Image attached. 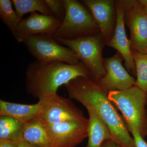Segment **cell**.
Here are the masks:
<instances>
[{
    "mask_svg": "<svg viewBox=\"0 0 147 147\" xmlns=\"http://www.w3.org/2000/svg\"><path fill=\"white\" fill-rule=\"evenodd\" d=\"M41 111L38 119L43 125H52L86 118L82 110L69 98L57 93L43 96L38 99Z\"/></svg>",
    "mask_w": 147,
    "mask_h": 147,
    "instance_id": "52a82bcc",
    "label": "cell"
},
{
    "mask_svg": "<svg viewBox=\"0 0 147 147\" xmlns=\"http://www.w3.org/2000/svg\"><path fill=\"white\" fill-rule=\"evenodd\" d=\"M25 124L7 116H0V141L19 144L23 139Z\"/></svg>",
    "mask_w": 147,
    "mask_h": 147,
    "instance_id": "e0dca14e",
    "label": "cell"
},
{
    "mask_svg": "<svg viewBox=\"0 0 147 147\" xmlns=\"http://www.w3.org/2000/svg\"><path fill=\"white\" fill-rule=\"evenodd\" d=\"M18 147H38L34 145L30 144L24 139L19 142L18 144Z\"/></svg>",
    "mask_w": 147,
    "mask_h": 147,
    "instance_id": "d4e9b609",
    "label": "cell"
},
{
    "mask_svg": "<svg viewBox=\"0 0 147 147\" xmlns=\"http://www.w3.org/2000/svg\"><path fill=\"white\" fill-rule=\"evenodd\" d=\"M23 138L38 147H52L45 126L38 118L25 124Z\"/></svg>",
    "mask_w": 147,
    "mask_h": 147,
    "instance_id": "2e32d148",
    "label": "cell"
},
{
    "mask_svg": "<svg viewBox=\"0 0 147 147\" xmlns=\"http://www.w3.org/2000/svg\"><path fill=\"white\" fill-rule=\"evenodd\" d=\"M51 14L56 19L62 22L65 14L63 0H45Z\"/></svg>",
    "mask_w": 147,
    "mask_h": 147,
    "instance_id": "44dd1931",
    "label": "cell"
},
{
    "mask_svg": "<svg viewBox=\"0 0 147 147\" xmlns=\"http://www.w3.org/2000/svg\"><path fill=\"white\" fill-rule=\"evenodd\" d=\"M71 99L81 102L86 108L94 109L110 129L112 139L119 147H137L123 118L102 89L90 78L79 76L64 85Z\"/></svg>",
    "mask_w": 147,
    "mask_h": 147,
    "instance_id": "6da1fadb",
    "label": "cell"
},
{
    "mask_svg": "<svg viewBox=\"0 0 147 147\" xmlns=\"http://www.w3.org/2000/svg\"><path fill=\"white\" fill-rule=\"evenodd\" d=\"M79 76L90 78L89 72L82 62L73 65L59 61L42 63L36 61L27 67L26 89L29 94L39 99L57 93L60 87Z\"/></svg>",
    "mask_w": 147,
    "mask_h": 147,
    "instance_id": "7a4b0ae2",
    "label": "cell"
},
{
    "mask_svg": "<svg viewBox=\"0 0 147 147\" xmlns=\"http://www.w3.org/2000/svg\"><path fill=\"white\" fill-rule=\"evenodd\" d=\"M87 110L89 114L88 141L86 147H100L105 140L112 139V134L107 125L94 109L88 108Z\"/></svg>",
    "mask_w": 147,
    "mask_h": 147,
    "instance_id": "9a60e30c",
    "label": "cell"
},
{
    "mask_svg": "<svg viewBox=\"0 0 147 147\" xmlns=\"http://www.w3.org/2000/svg\"><path fill=\"white\" fill-rule=\"evenodd\" d=\"M41 108L39 103L23 104L0 100V116L12 117L26 124L37 118Z\"/></svg>",
    "mask_w": 147,
    "mask_h": 147,
    "instance_id": "5bb4252c",
    "label": "cell"
},
{
    "mask_svg": "<svg viewBox=\"0 0 147 147\" xmlns=\"http://www.w3.org/2000/svg\"><path fill=\"white\" fill-rule=\"evenodd\" d=\"M0 147H18V144L7 141H0Z\"/></svg>",
    "mask_w": 147,
    "mask_h": 147,
    "instance_id": "cb8c5ba5",
    "label": "cell"
},
{
    "mask_svg": "<svg viewBox=\"0 0 147 147\" xmlns=\"http://www.w3.org/2000/svg\"><path fill=\"white\" fill-rule=\"evenodd\" d=\"M108 97L120 111L127 128L134 126L144 139L147 136V93L134 85L126 90L108 92Z\"/></svg>",
    "mask_w": 147,
    "mask_h": 147,
    "instance_id": "3957f363",
    "label": "cell"
},
{
    "mask_svg": "<svg viewBox=\"0 0 147 147\" xmlns=\"http://www.w3.org/2000/svg\"><path fill=\"white\" fill-rule=\"evenodd\" d=\"M117 17L114 36L108 45L117 50L123 58L125 65L128 71L136 75V67L131 50V43L127 37L125 29L124 11L120 1L117 2Z\"/></svg>",
    "mask_w": 147,
    "mask_h": 147,
    "instance_id": "7c38bea8",
    "label": "cell"
},
{
    "mask_svg": "<svg viewBox=\"0 0 147 147\" xmlns=\"http://www.w3.org/2000/svg\"><path fill=\"white\" fill-rule=\"evenodd\" d=\"M88 119L45 125L52 147H76L88 137Z\"/></svg>",
    "mask_w": 147,
    "mask_h": 147,
    "instance_id": "ba28073f",
    "label": "cell"
},
{
    "mask_svg": "<svg viewBox=\"0 0 147 147\" xmlns=\"http://www.w3.org/2000/svg\"><path fill=\"white\" fill-rule=\"evenodd\" d=\"M136 69L135 86L147 93V54L132 50Z\"/></svg>",
    "mask_w": 147,
    "mask_h": 147,
    "instance_id": "ffe728a7",
    "label": "cell"
},
{
    "mask_svg": "<svg viewBox=\"0 0 147 147\" xmlns=\"http://www.w3.org/2000/svg\"><path fill=\"white\" fill-rule=\"evenodd\" d=\"M146 118L147 121V102H146Z\"/></svg>",
    "mask_w": 147,
    "mask_h": 147,
    "instance_id": "4316f807",
    "label": "cell"
},
{
    "mask_svg": "<svg viewBox=\"0 0 147 147\" xmlns=\"http://www.w3.org/2000/svg\"><path fill=\"white\" fill-rule=\"evenodd\" d=\"M100 147H119V146L115 140L111 139L104 141Z\"/></svg>",
    "mask_w": 147,
    "mask_h": 147,
    "instance_id": "603a6c76",
    "label": "cell"
},
{
    "mask_svg": "<svg viewBox=\"0 0 147 147\" xmlns=\"http://www.w3.org/2000/svg\"><path fill=\"white\" fill-rule=\"evenodd\" d=\"M75 53L89 72L90 79L98 84L106 74L102 59V41L99 35L92 34L72 39H55Z\"/></svg>",
    "mask_w": 147,
    "mask_h": 147,
    "instance_id": "277c9868",
    "label": "cell"
},
{
    "mask_svg": "<svg viewBox=\"0 0 147 147\" xmlns=\"http://www.w3.org/2000/svg\"><path fill=\"white\" fill-rule=\"evenodd\" d=\"M12 5L10 0L0 1V18L16 39L18 25L21 20L19 19L16 11L13 10Z\"/></svg>",
    "mask_w": 147,
    "mask_h": 147,
    "instance_id": "d6986e66",
    "label": "cell"
},
{
    "mask_svg": "<svg viewBox=\"0 0 147 147\" xmlns=\"http://www.w3.org/2000/svg\"><path fill=\"white\" fill-rule=\"evenodd\" d=\"M61 23L53 16L33 12L20 21L16 40L19 43L24 42L27 38L36 35L53 36Z\"/></svg>",
    "mask_w": 147,
    "mask_h": 147,
    "instance_id": "8fae6325",
    "label": "cell"
},
{
    "mask_svg": "<svg viewBox=\"0 0 147 147\" xmlns=\"http://www.w3.org/2000/svg\"><path fill=\"white\" fill-rule=\"evenodd\" d=\"M139 3L142 5L145 13L147 16V0H140L139 1Z\"/></svg>",
    "mask_w": 147,
    "mask_h": 147,
    "instance_id": "484cf974",
    "label": "cell"
},
{
    "mask_svg": "<svg viewBox=\"0 0 147 147\" xmlns=\"http://www.w3.org/2000/svg\"><path fill=\"white\" fill-rule=\"evenodd\" d=\"M131 35V48L139 53L147 54V16L137 1H122Z\"/></svg>",
    "mask_w": 147,
    "mask_h": 147,
    "instance_id": "9c48e42d",
    "label": "cell"
},
{
    "mask_svg": "<svg viewBox=\"0 0 147 147\" xmlns=\"http://www.w3.org/2000/svg\"><path fill=\"white\" fill-rule=\"evenodd\" d=\"M24 43L30 53L39 62L59 61L73 65L81 62L72 50L61 45L51 36H31L27 38Z\"/></svg>",
    "mask_w": 147,
    "mask_h": 147,
    "instance_id": "8992f818",
    "label": "cell"
},
{
    "mask_svg": "<svg viewBox=\"0 0 147 147\" xmlns=\"http://www.w3.org/2000/svg\"><path fill=\"white\" fill-rule=\"evenodd\" d=\"M11 1L21 21L25 14L37 11L42 14L52 16L45 0H12Z\"/></svg>",
    "mask_w": 147,
    "mask_h": 147,
    "instance_id": "ac0fdd59",
    "label": "cell"
},
{
    "mask_svg": "<svg viewBox=\"0 0 147 147\" xmlns=\"http://www.w3.org/2000/svg\"><path fill=\"white\" fill-rule=\"evenodd\" d=\"M65 14L53 37L72 39L94 34L99 29L92 13L76 0H63Z\"/></svg>",
    "mask_w": 147,
    "mask_h": 147,
    "instance_id": "5b68a950",
    "label": "cell"
},
{
    "mask_svg": "<svg viewBox=\"0 0 147 147\" xmlns=\"http://www.w3.org/2000/svg\"><path fill=\"white\" fill-rule=\"evenodd\" d=\"M93 16L102 34L110 32L113 23L114 2L111 0H84Z\"/></svg>",
    "mask_w": 147,
    "mask_h": 147,
    "instance_id": "4fadbf2b",
    "label": "cell"
},
{
    "mask_svg": "<svg viewBox=\"0 0 147 147\" xmlns=\"http://www.w3.org/2000/svg\"><path fill=\"white\" fill-rule=\"evenodd\" d=\"M121 57L119 54H117L103 60L106 73L97 85L108 92L126 90L136 84L135 78L127 72L122 65Z\"/></svg>",
    "mask_w": 147,
    "mask_h": 147,
    "instance_id": "30bf717a",
    "label": "cell"
},
{
    "mask_svg": "<svg viewBox=\"0 0 147 147\" xmlns=\"http://www.w3.org/2000/svg\"><path fill=\"white\" fill-rule=\"evenodd\" d=\"M127 130L130 131L133 136L135 145L137 147H147V143L144 139L139 134L137 129L134 126H131L127 127Z\"/></svg>",
    "mask_w": 147,
    "mask_h": 147,
    "instance_id": "7402d4cb",
    "label": "cell"
}]
</instances>
